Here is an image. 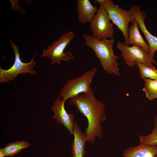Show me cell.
Segmentation results:
<instances>
[{"mask_svg":"<svg viewBox=\"0 0 157 157\" xmlns=\"http://www.w3.org/2000/svg\"><path fill=\"white\" fill-rule=\"evenodd\" d=\"M73 133L74 139L71 151L72 156L73 157H83L85 153V143L87 140L85 133L81 131L76 122H74Z\"/></svg>","mask_w":157,"mask_h":157,"instance_id":"obj_11","label":"cell"},{"mask_svg":"<svg viewBox=\"0 0 157 157\" xmlns=\"http://www.w3.org/2000/svg\"><path fill=\"white\" fill-rule=\"evenodd\" d=\"M145 86L143 88L146 97L150 100L157 99V80L144 78Z\"/></svg>","mask_w":157,"mask_h":157,"instance_id":"obj_16","label":"cell"},{"mask_svg":"<svg viewBox=\"0 0 157 157\" xmlns=\"http://www.w3.org/2000/svg\"><path fill=\"white\" fill-rule=\"evenodd\" d=\"M133 18L138 22L139 27L144 35L149 44V55L154 58L155 52L157 50V38L153 35L147 29L144 23L147 15L144 11H141L138 5L132 6L130 10Z\"/></svg>","mask_w":157,"mask_h":157,"instance_id":"obj_9","label":"cell"},{"mask_svg":"<svg viewBox=\"0 0 157 157\" xmlns=\"http://www.w3.org/2000/svg\"><path fill=\"white\" fill-rule=\"evenodd\" d=\"M128 31V42L129 45H135L140 47L145 51L149 53V45L145 42L139 31V25L135 19L131 23Z\"/></svg>","mask_w":157,"mask_h":157,"instance_id":"obj_14","label":"cell"},{"mask_svg":"<svg viewBox=\"0 0 157 157\" xmlns=\"http://www.w3.org/2000/svg\"><path fill=\"white\" fill-rule=\"evenodd\" d=\"M71 105L87 118L88 127L84 132L87 141L94 144L96 137L102 138L103 129L101 122L106 119L105 106L103 102L96 99L92 88L85 93L69 99Z\"/></svg>","mask_w":157,"mask_h":157,"instance_id":"obj_1","label":"cell"},{"mask_svg":"<svg viewBox=\"0 0 157 157\" xmlns=\"http://www.w3.org/2000/svg\"><path fill=\"white\" fill-rule=\"evenodd\" d=\"M117 47L121 51L124 63L129 67L135 66V62H138L150 68L155 69L153 65L156 63L154 58L140 46L133 45L130 47L119 42Z\"/></svg>","mask_w":157,"mask_h":157,"instance_id":"obj_7","label":"cell"},{"mask_svg":"<svg viewBox=\"0 0 157 157\" xmlns=\"http://www.w3.org/2000/svg\"><path fill=\"white\" fill-rule=\"evenodd\" d=\"M5 155L2 151V149H0V157H4Z\"/></svg>","mask_w":157,"mask_h":157,"instance_id":"obj_19","label":"cell"},{"mask_svg":"<svg viewBox=\"0 0 157 157\" xmlns=\"http://www.w3.org/2000/svg\"><path fill=\"white\" fill-rule=\"evenodd\" d=\"M30 145V144L26 141H16L7 144L2 150L5 156L12 157L21 150L27 148Z\"/></svg>","mask_w":157,"mask_h":157,"instance_id":"obj_15","label":"cell"},{"mask_svg":"<svg viewBox=\"0 0 157 157\" xmlns=\"http://www.w3.org/2000/svg\"><path fill=\"white\" fill-rule=\"evenodd\" d=\"M154 126L152 132L146 135L139 136L140 144L157 146V117H154Z\"/></svg>","mask_w":157,"mask_h":157,"instance_id":"obj_17","label":"cell"},{"mask_svg":"<svg viewBox=\"0 0 157 157\" xmlns=\"http://www.w3.org/2000/svg\"><path fill=\"white\" fill-rule=\"evenodd\" d=\"M124 157H155L157 155V146L140 144L125 149Z\"/></svg>","mask_w":157,"mask_h":157,"instance_id":"obj_13","label":"cell"},{"mask_svg":"<svg viewBox=\"0 0 157 157\" xmlns=\"http://www.w3.org/2000/svg\"><path fill=\"white\" fill-rule=\"evenodd\" d=\"M74 32L69 31L62 35L57 40L48 46L47 49H43L40 57H45L52 60L51 65L60 64L61 61H68L74 58L72 51L64 50L71 41L75 38Z\"/></svg>","mask_w":157,"mask_h":157,"instance_id":"obj_5","label":"cell"},{"mask_svg":"<svg viewBox=\"0 0 157 157\" xmlns=\"http://www.w3.org/2000/svg\"><path fill=\"white\" fill-rule=\"evenodd\" d=\"M10 43L15 55V59L13 65L9 69H4L0 68V83L8 82L10 80H14L18 74L29 73L31 74H35L36 72L33 69L36 64L34 60L35 54L32 57L31 61L25 63L21 60L19 47L12 41L10 38Z\"/></svg>","mask_w":157,"mask_h":157,"instance_id":"obj_6","label":"cell"},{"mask_svg":"<svg viewBox=\"0 0 157 157\" xmlns=\"http://www.w3.org/2000/svg\"><path fill=\"white\" fill-rule=\"evenodd\" d=\"M98 69V67H94L80 77L69 80L61 89L59 97L65 101L68 99L88 92L92 88L90 84Z\"/></svg>","mask_w":157,"mask_h":157,"instance_id":"obj_4","label":"cell"},{"mask_svg":"<svg viewBox=\"0 0 157 157\" xmlns=\"http://www.w3.org/2000/svg\"><path fill=\"white\" fill-rule=\"evenodd\" d=\"M155 157H157V156H155Z\"/></svg>","mask_w":157,"mask_h":157,"instance_id":"obj_20","label":"cell"},{"mask_svg":"<svg viewBox=\"0 0 157 157\" xmlns=\"http://www.w3.org/2000/svg\"><path fill=\"white\" fill-rule=\"evenodd\" d=\"M135 64L139 68L140 76L142 78H149L151 79L157 80V70L156 69L150 68L138 62H136Z\"/></svg>","mask_w":157,"mask_h":157,"instance_id":"obj_18","label":"cell"},{"mask_svg":"<svg viewBox=\"0 0 157 157\" xmlns=\"http://www.w3.org/2000/svg\"><path fill=\"white\" fill-rule=\"evenodd\" d=\"M65 101L58 97L53 102L51 108L54 113L53 119H56L58 124H61L69 131L70 135H73V128L74 124V115L68 113L65 108Z\"/></svg>","mask_w":157,"mask_h":157,"instance_id":"obj_10","label":"cell"},{"mask_svg":"<svg viewBox=\"0 0 157 157\" xmlns=\"http://www.w3.org/2000/svg\"><path fill=\"white\" fill-rule=\"evenodd\" d=\"M108 14L112 23L122 33L124 38V44L128 46L129 24L134 20L130 10H126L115 5L111 0H95Z\"/></svg>","mask_w":157,"mask_h":157,"instance_id":"obj_3","label":"cell"},{"mask_svg":"<svg viewBox=\"0 0 157 157\" xmlns=\"http://www.w3.org/2000/svg\"><path fill=\"white\" fill-rule=\"evenodd\" d=\"M83 37L85 41L84 43L94 51L104 71H105L107 74L119 76L120 73L117 67V59L120 57L114 53L113 49V39L99 40L86 33L83 34Z\"/></svg>","mask_w":157,"mask_h":157,"instance_id":"obj_2","label":"cell"},{"mask_svg":"<svg viewBox=\"0 0 157 157\" xmlns=\"http://www.w3.org/2000/svg\"><path fill=\"white\" fill-rule=\"evenodd\" d=\"M90 28L92 36L99 40L113 39L114 30L113 23L104 8L100 5L98 12L90 22Z\"/></svg>","mask_w":157,"mask_h":157,"instance_id":"obj_8","label":"cell"},{"mask_svg":"<svg viewBox=\"0 0 157 157\" xmlns=\"http://www.w3.org/2000/svg\"><path fill=\"white\" fill-rule=\"evenodd\" d=\"M77 17L83 24L91 22L98 8L93 6L89 0H77Z\"/></svg>","mask_w":157,"mask_h":157,"instance_id":"obj_12","label":"cell"}]
</instances>
